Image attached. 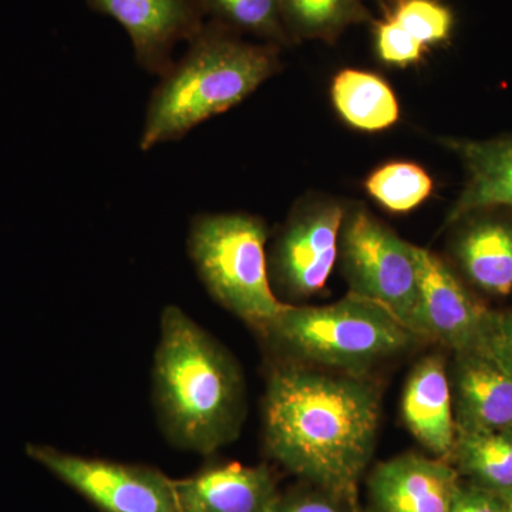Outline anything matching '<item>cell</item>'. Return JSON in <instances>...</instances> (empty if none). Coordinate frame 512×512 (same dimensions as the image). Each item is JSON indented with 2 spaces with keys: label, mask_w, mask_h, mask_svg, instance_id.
I'll return each mask as SVG.
<instances>
[{
  "label": "cell",
  "mask_w": 512,
  "mask_h": 512,
  "mask_svg": "<svg viewBox=\"0 0 512 512\" xmlns=\"http://www.w3.org/2000/svg\"><path fill=\"white\" fill-rule=\"evenodd\" d=\"M379 421V393L365 377L293 362H275L269 372L262 402L266 451L315 487L357 497Z\"/></svg>",
  "instance_id": "1"
},
{
  "label": "cell",
  "mask_w": 512,
  "mask_h": 512,
  "mask_svg": "<svg viewBox=\"0 0 512 512\" xmlns=\"http://www.w3.org/2000/svg\"><path fill=\"white\" fill-rule=\"evenodd\" d=\"M153 403L168 443L204 456L237 440L247 416L237 360L175 305L165 306L160 316Z\"/></svg>",
  "instance_id": "2"
},
{
  "label": "cell",
  "mask_w": 512,
  "mask_h": 512,
  "mask_svg": "<svg viewBox=\"0 0 512 512\" xmlns=\"http://www.w3.org/2000/svg\"><path fill=\"white\" fill-rule=\"evenodd\" d=\"M279 67L275 45L245 42L215 22L202 26L151 96L141 150L180 140L202 121L238 106Z\"/></svg>",
  "instance_id": "3"
},
{
  "label": "cell",
  "mask_w": 512,
  "mask_h": 512,
  "mask_svg": "<svg viewBox=\"0 0 512 512\" xmlns=\"http://www.w3.org/2000/svg\"><path fill=\"white\" fill-rule=\"evenodd\" d=\"M258 333L276 362L362 377L420 342L383 306L350 293L325 306L285 305Z\"/></svg>",
  "instance_id": "4"
},
{
  "label": "cell",
  "mask_w": 512,
  "mask_h": 512,
  "mask_svg": "<svg viewBox=\"0 0 512 512\" xmlns=\"http://www.w3.org/2000/svg\"><path fill=\"white\" fill-rule=\"evenodd\" d=\"M266 239L265 222L242 212L200 215L188 234V254L202 285L256 332L286 305L272 289Z\"/></svg>",
  "instance_id": "5"
},
{
  "label": "cell",
  "mask_w": 512,
  "mask_h": 512,
  "mask_svg": "<svg viewBox=\"0 0 512 512\" xmlns=\"http://www.w3.org/2000/svg\"><path fill=\"white\" fill-rule=\"evenodd\" d=\"M339 256L350 295L387 309L421 340L420 282L413 244L365 208L346 212Z\"/></svg>",
  "instance_id": "6"
},
{
  "label": "cell",
  "mask_w": 512,
  "mask_h": 512,
  "mask_svg": "<svg viewBox=\"0 0 512 512\" xmlns=\"http://www.w3.org/2000/svg\"><path fill=\"white\" fill-rule=\"evenodd\" d=\"M26 454L101 512H178L174 480L157 468L37 444Z\"/></svg>",
  "instance_id": "7"
},
{
  "label": "cell",
  "mask_w": 512,
  "mask_h": 512,
  "mask_svg": "<svg viewBox=\"0 0 512 512\" xmlns=\"http://www.w3.org/2000/svg\"><path fill=\"white\" fill-rule=\"evenodd\" d=\"M345 215L343 205L333 201L306 202L296 208L268 258L276 298L281 295L286 305H292L325 288L338 261Z\"/></svg>",
  "instance_id": "8"
},
{
  "label": "cell",
  "mask_w": 512,
  "mask_h": 512,
  "mask_svg": "<svg viewBox=\"0 0 512 512\" xmlns=\"http://www.w3.org/2000/svg\"><path fill=\"white\" fill-rule=\"evenodd\" d=\"M420 282L421 340L440 343L453 353L487 345L493 312L458 281L446 262L413 245Z\"/></svg>",
  "instance_id": "9"
},
{
  "label": "cell",
  "mask_w": 512,
  "mask_h": 512,
  "mask_svg": "<svg viewBox=\"0 0 512 512\" xmlns=\"http://www.w3.org/2000/svg\"><path fill=\"white\" fill-rule=\"evenodd\" d=\"M89 5L123 26L137 62L158 76L173 66L175 46L188 42L204 26L195 0H89Z\"/></svg>",
  "instance_id": "10"
},
{
  "label": "cell",
  "mask_w": 512,
  "mask_h": 512,
  "mask_svg": "<svg viewBox=\"0 0 512 512\" xmlns=\"http://www.w3.org/2000/svg\"><path fill=\"white\" fill-rule=\"evenodd\" d=\"M461 477L450 461L409 453L382 461L367 480L370 512H451Z\"/></svg>",
  "instance_id": "11"
},
{
  "label": "cell",
  "mask_w": 512,
  "mask_h": 512,
  "mask_svg": "<svg viewBox=\"0 0 512 512\" xmlns=\"http://www.w3.org/2000/svg\"><path fill=\"white\" fill-rule=\"evenodd\" d=\"M448 375L457 436L512 429V373L487 345L454 353Z\"/></svg>",
  "instance_id": "12"
},
{
  "label": "cell",
  "mask_w": 512,
  "mask_h": 512,
  "mask_svg": "<svg viewBox=\"0 0 512 512\" xmlns=\"http://www.w3.org/2000/svg\"><path fill=\"white\" fill-rule=\"evenodd\" d=\"M178 512H272L279 498L266 466L217 463L174 480Z\"/></svg>",
  "instance_id": "13"
},
{
  "label": "cell",
  "mask_w": 512,
  "mask_h": 512,
  "mask_svg": "<svg viewBox=\"0 0 512 512\" xmlns=\"http://www.w3.org/2000/svg\"><path fill=\"white\" fill-rule=\"evenodd\" d=\"M402 419L421 446L434 457L450 461L457 429L450 375L443 356L423 357L413 367L404 384Z\"/></svg>",
  "instance_id": "14"
},
{
  "label": "cell",
  "mask_w": 512,
  "mask_h": 512,
  "mask_svg": "<svg viewBox=\"0 0 512 512\" xmlns=\"http://www.w3.org/2000/svg\"><path fill=\"white\" fill-rule=\"evenodd\" d=\"M443 146L461 158L468 173L466 187L454 202L447 224L485 208H512V138L488 141L444 138Z\"/></svg>",
  "instance_id": "15"
},
{
  "label": "cell",
  "mask_w": 512,
  "mask_h": 512,
  "mask_svg": "<svg viewBox=\"0 0 512 512\" xmlns=\"http://www.w3.org/2000/svg\"><path fill=\"white\" fill-rule=\"evenodd\" d=\"M454 255L467 278L484 292H512V224L481 220L461 231Z\"/></svg>",
  "instance_id": "16"
},
{
  "label": "cell",
  "mask_w": 512,
  "mask_h": 512,
  "mask_svg": "<svg viewBox=\"0 0 512 512\" xmlns=\"http://www.w3.org/2000/svg\"><path fill=\"white\" fill-rule=\"evenodd\" d=\"M330 94L339 116L357 130H386L400 119L399 100L379 74L342 70L333 79Z\"/></svg>",
  "instance_id": "17"
},
{
  "label": "cell",
  "mask_w": 512,
  "mask_h": 512,
  "mask_svg": "<svg viewBox=\"0 0 512 512\" xmlns=\"http://www.w3.org/2000/svg\"><path fill=\"white\" fill-rule=\"evenodd\" d=\"M450 463L468 484L512 498V429L457 436Z\"/></svg>",
  "instance_id": "18"
},
{
  "label": "cell",
  "mask_w": 512,
  "mask_h": 512,
  "mask_svg": "<svg viewBox=\"0 0 512 512\" xmlns=\"http://www.w3.org/2000/svg\"><path fill=\"white\" fill-rule=\"evenodd\" d=\"M281 13L291 42H335L349 26L370 19L362 0H281Z\"/></svg>",
  "instance_id": "19"
},
{
  "label": "cell",
  "mask_w": 512,
  "mask_h": 512,
  "mask_svg": "<svg viewBox=\"0 0 512 512\" xmlns=\"http://www.w3.org/2000/svg\"><path fill=\"white\" fill-rule=\"evenodd\" d=\"M202 15L232 32L264 39L269 45L291 43L282 20L281 0H195Z\"/></svg>",
  "instance_id": "20"
},
{
  "label": "cell",
  "mask_w": 512,
  "mask_h": 512,
  "mask_svg": "<svg viewBox=\"0 0 512 512\" xmlns=\"http://www.w3.org/2000/svg\"><path fill=\"white\" fill-rule=\"evenodd\" d=\"M367 194L392 212H409L430 197L433 180L423 167L394 161L376 168L365 181Z\"/></svg>",
  "instance_id": "21"
},
{
  "label": "cell",
  "mask_w": 512,
  "mask_h": 512,
  "mask_svg": "<svg viewBox=\"0 0 512 512\" xmlns=\"http://www.w3.org/2000/svg\"><path fill=\"white\" fill-rule=\"evenodd\" d=\"M390 18L424 47L447 40L454 22L451 10L437 0H399Z\"/></svg>",
  "instance_id": "22"
},
{
  "label": "cell",
  "mask_w": 512,
  "mask_h": 512,
  "mask_svg": "<svg viewBox=\"0 0 512 512\" xmlns=\"http://www.w3.org/2000/svg\"><path fill=\"white\" fill-rule=\"evenodd\" d=\"M426 47L417 42L410 33L393 18L376 25V52L384 63L406 67L423 59Z\"/></svg>",
  "instance_id": "23"
},
{
  "label": "cell",
  "mask_w": 512,
  "mask_h": 512,
  "mask_svg": "<svg viewBox=\"0 0 512 512\" xmlns=\"http://www.w3.org/2000/svg\"><path fill=\"white\" fill-rule=\"evenodd\" d=\"M359 508L357 497L348 500L313 485L311 490L279 495L272 512H357Z\"/></svg>",
  "instance_id": "24"
},
{
  "label": "cell",
  "mask_w": 512,
  "mask_h": 512,
  "mask_svg": "<svg viewBox=\"0 0 512 512\" xmlns=\"http://www.w3.org/2000/svg\"><path fill=\"white\" fill-rule=\"evenodd\" d=\"M487 346L512 373V311L493 312Z\"/></svg>",
  "instance_id": "25"
},
{
  "label": "cell",
  "mask_w": 512,
  "mask_h": 512,
  "mask_svg": "<svg viewBox=\"0 0 512 512\" xmlns=\"http://www.w3.org/2000/svg\"><path fill=\"white\" fill-rule=\"evenodd\" d=\"M505 501L471 484L461 483L451 512H504Z\"/></svg>",
  "instance_id": "26"
},
{
  "label": "cell",
  "mask_w": 512,
  "mask_h": 512,
  "mask_svg": "<svg viewBox=\"0 0 512 512\" xmlns=\"http://www.w3.org/2000/svg\"><path fill=\"white\" fill-rule=\"evenodd\" d=\"M505 501V508L504 512H512V498H508V500Z\"/></svg>",
  "instance_id": "27"
},
{
  "label": "cell",
  "mask_w": 512,
  "mask_h": 512,
  "mask_svg": "<svg viewBox=\"0 0 512 512\" xmlns=\"http://www.w3.org/2000/svg\"><path fill=\"white\" fill-rule=\"evenodd\" d=\"M382 2H399V0H382Z\"/></svg>",
  "instance_id": "28"
},
{
  "label": "cell",
  "mask_w": 512,
  "mask_h": 512,
  "mask_svg": "<svg viewBox=\"0 0 512 512\" xmlns=\"http://www.w3.org/2000/svg\"><path fill=\"white\" fill-rule=\"evenodd\" d=\"M357 512H362V510H360V508H359V511H357Z\"/></svg>",
  "instance_id": "29"
}]
</instances>
